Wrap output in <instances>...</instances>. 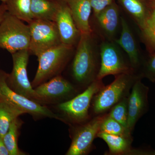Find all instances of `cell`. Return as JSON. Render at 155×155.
I'll return each mask as SVG.
<instances>
[{"instance_id":"obj_1","label":"cell","mask_w":155,"mask_h":155,"mask_svg":"<svg viewBox=\"0 0 155 155\" xmlns=\"http://www.w3.org/2000/svg\"><path fill=\"white\" fill-rule=\"evenodd\" d=\"M97 46L93 33L81 34L71 66L72 77L80 84L96 79Z\"/></svg>"},{"instance_id":"obj_2","label":"cell","mask_w":155,"mask_h":155,"mask_svg":"<svg viewBox=\"0 0 155 155\" xmlns=\"http://www.w3.org/2000/svg\"><path fill=\"white\" fill-rule=\"evenodd\" d=\"M74 48L62 43L39 55L38 67L31 83L33 88L60 75L69 62Z\"/></svg>"},{"instance_id":"obj_3","label":"cell","mask_w":155,"mask_h":155,"mask_svg":"<svg viewBox=\"0 0 155 155\" xmlns=\"http://www.w3.org/2000/svg\"><path fill=\"white\" fill-rule=\"evenodd\" d=\"M30 41L29 25L7 11L0 23V48L12 54L28 50Z\"/></svg>"},{"instance_id":"obj_4","label":"cell","mask_w":155,"mask_h":155,"mask_svg":"<svg viewBox=\"0 0 155 155\" xmlns=\"http://www.w3.org/2000/svg\"><path fill=\"white\" fill-rule=\"evenodd\" d=\"M137 78L132 73L116 75L113 82L107 86L103 87L95 96L93 104L95 114L104 113L126 97Z\"/></svg>"},{"instance_id":"obj_5","label":"cell","mask_w":155,"mask_h":155,"mask_svg":"<svg viewBox=\"0 0 155 155\" xmlns=\"http://www.w3.org/2000/svg\"><path fill=\"white\" fill-rule=\"evenodd\" d=\"M7 75L8 73L0 70V100L10 103L34 118H49L64 121L61 115L54 113L46 106L14 91L7 83Z\"/></svg>"},{"instance_id":"obj_6","label":"cell","mask_w":155,"mask_h":155,"mask_svg":"<svg viewBox=\"0 0 155 155\" xmlns=\"http://www.w3.org/2000/svg\"><path fill=\"white\" fill-rule=\"evenodd\" d=\"M30 54L28 50H21L11 54L13 68L11 73H8L7 83L17 93L43 104L28 79L27 66Z\"/></svg>"},{"instance_id":"obj_7","label":"cell","mask_w":155,"mask_h":155,"mask_svg":"<svg viewBox=\"0 0 155 155\" xmlns=\"http://www.w3.org/2000/svg\"><path fill=\"white\" fill-rule=\"evenodd\" d=\"M30 28V54L37 57L42 53L62 44L55 22L50 20L33 19L28 23Z\"/></svg>"},{"instance_id":"obj_8","label":"cell","mask_w":155,"mask_h":155,"mask_svg":"<svg viewBox=\"0 0 155 155\" xmlns=\"http://www.w3.org/2000/svg\"><path fill=\"white\" fill-rule=\"evenodd\" d=\"M101 80L95 79L83 92L72 99L59 104L57 106L58 110L70 122L78 123L85 121L88 117L92 100L104 87Z\"/></svg>"},{"instance_id":"obj_9","label":"cell","mask_w":155,"mask_h":155,"mask_svg":"<svg viewBox=\"0 0 155 155\" xmlns=\"http://www.w3.org/2000/svg\"><path fill=\"white\" fill-rule=\"evenodd\" d=\"M101 66L96 79L102 80L109 75L132 73L133 69L126 63L120 50L110 41L103 42L100 46Z\"/></svg>"},{"instance_id":"obj_10","label":"cell","mask_w":155,"mask_h":155,"mask_svg":"<svg viewBox=\"0 0 155 155\" xmlns=\"http://www.w3.org/2000/svg\"><path fill=\"white\" fill-rule=\"evenodd\" d=\"M107 116H98L78 127L66 155H84L89 152L95 138Z\"/></svg>"},{"instance_id":"obj_11","label":"cell","mask_w":155,"mask_h":155,"mask_svg":"<svg viewBox=\"0 0 155 155\" xmlns=\"http://www.w3.org/2000/svg\"><path fill=\"white\" fill-rule=\"evenodd\" d=\"M149 88L137 78L132 87L131 93L127 97V128L131 133L139 119L148 108Z\"/></svg>"},{"instance_id":"obj_12","label":"cell","mask_w":155,"mask_h":155,"mask_svg":"<svg viewBox=\"0 0 155 155\" xmlns=\"http://www.w3.org/2000/svg\"><path fill=\"white\" fill-rule=\"evenodd\" d=\"M58 9L54 22L58 27L61 40L64 44L75 47L81 33L75 25L71 11L66 0H57Z\"/></svg>"},{"instance_id":"obj_13","label":"cell","mask_w":155,"mask_h":155,"mask_svg":"<svg viewBox=\"0 0 155 155\" xmlns=\"http://www.w3.org/2000/svg\"><path fill=\"white\" fill-rule=\"evenodd\" d=\"M43 104L64 99L75 93V87L61 75L34 88Z\"/></svg>"},{"instance_id":"obj_14","label":"cell","mask_w":155,"mask_h":155,"mask_svg":"<svg viewBox=\"0 0 155 155\" xmlns=\"http://www.w3.org/2000/svg\"><path fill=\"white\" fill-rule=\"evenodd\" d=\"M78 29L81 34L93 33L90 23L92 7L89 0H66Z\"/></svg>"},{"instance_id":"obj_15","label":"cell","mask_w":155,"mask_h":155,"mask_svg":"<svg viewBox=\"0 0 155 155\" xmlns=\"http://www.w3.org/2000/svg\"><path fill=\"white\" fill-rule=\"evenodd\" d=\"M95 17L102 33L110 41L115 36L119 26V12L118 6L114 2Z\"/></svg>"},{"instance_id":"obj_16","label":"cell","mask_w":155,"mask_h":155,"mask_svg":"<svg viewBox=\"0 0 155 155\" xmlns=\"http://www.w3.org/2000/svg\"><path fill=\"white\" fill-rule=\"evenodd\" d=\"M121 35L115 42L127 53L132 68L138 67L140 62L139 51L130 27L123 17L121 18Z\"/></svg>"},{"instance_id":"obj_17","label":"cell","mask_w":155,"mask_h":155,"mask_svg":"<svg viewBox=\"0 0 155 155\" xmlns=\"http://www.w3.org/2000/svg\"><path fill=\"white\" fill-rule=\"evenodd\" d=\"M140 29L149 15L151 8L142 0H118Z\"/></svg>"},{"instance_id":"obj_18","label":"cell","mask_w":155,"mask_h":155,"mask_svg":"<svg viewBox=\"0 0 155 155\" xmlns=\"http://www.w3.org/2000/svg\"><path fill=\"white\" fill-rule=\"evenodd\" d=\"M30 8L33 19L54 22L58 4L57 0H31Z\"/></svg>"},{"instance_id":"obj_19","label":"cell","mask_w":155,"mask_h":155,"mask_svg":"<svg viewBox=\"0 0 155 155\" xmlns=\"http://www.w3.org/2000/svg\"><path fill=\"white\" fill-rule=\"evenodd\" d=\"M97 137L105 141L110 153L122 154L131 152V137L114 135L101 131L99 132Z\"/></svg>"},{"instance_id":"obj_20","label":"cell","mask_w":155,"mask_h":155,"mask_svg":"<svg viewBox=\"0 0 155 155\" xmlns=\"http://www.w3.org/2000/svg\"><path fill=\"white\" fill-rule=\"evenodd\" d=\"M23 124V121L18 117L13 121L8 130L3 137V141L10 155L27 154L26 153L20 150L18 145V137Z\"/></svg>"},{"instance_id":"obj_21","label":"cell","mask_w":155,"mask_h":155,"mask_svg":"<svg viewBox=\"0 0 155 155\" xmlns=\"http://www.w3.org/2000/svg\"><path fill=\"white\" fill-rule=\"evenodd\" d=\"M24 114L21 110L10 103L0 100V137L3 138L11 124L20 115Z\"/></svg>"},{"instance_id":"obj_22","label":"cell","mask_w":155,"mask_h":155,"mask_svg":"<svg viewBox=\"0 0 155 155\" xmlns=\"http://www.w3.org/2000/svg\"><path fill=\"white\" fill-rule=\"evenodd\" d=\"M31 0H7V11L23 22L30 23L33 20L31 12Z\"/></svg>"},{"instance_id":"obj_23","label":"cell","mask_w":155,"mask_h":155,"mask_svg":"<svg viewBox=\"0 0 155 155\" xmlns=\"http://www.w3.org/2000/svg\"><path fill=\"white\" fill-rule=\"evenodd\" d=\"M147 46L151 52H155V9L151 8L149 15L140 29Z\"/></svg>"},{"instance_id":"obj_24","label":"cell","mask_w":155,"mask_h":155,"mask_svg":"<svg viewBox=\"0 0 155 155\" xmlns=\"http://www.w3.org/2000/svg\"><path fill=\"white\" fill-rule=\"evenodd\" d=\"M100 131L114 135L131 137V133L126 127L108 115L102 122Z\"/></svg>"},{"instance_id":"obj_25","label":"cell","mask_w":155,"mask_h":155,"mask_svg":"<svg viewBox=\"0 0 155 155\" xmlns=\"http://www.w3.org/2000/svg\"><path fill=\"white\" fill-rule=\"evenodd\" d=\"M108 116L122 124L127 129V97H125L114 106Z\"/></svg>"},{"instance_id":"obj_26","label":"cell","mask_w":155,"mask_h":155,"mask_svg":"<svg viewBox=\"0 0 155 155\" xmlns=\"http://www.w3.org/2000/svg\"><path fill=\"white\" fill-rule=\"evenodd\" d=\"M143 75L152 82L155 81V52L145 64Z\"/></svg>"},{"instance_id":"obj_27","label":"cell","mask_w":155,"mask_h":155,"mask_svg":"<svg viewBox=\"0 0 155 155\" xmlns=\"http://www.w3.org/2000/svg\"><path fill=\"white\" fill-rule=\"evenodd\" d=\"M94 17H96L105 8L114 2V0H89Z\"/></svg>"},{"instance_id":"obj_28","label":"cell","mask_w":155,"mask_h":155,"mask_svg":"<svg viewBox=\"0 0 155 155\" xmlns=\"http://www.w3.org/2000/svg\"><path fill=\"white\" fill-rule=\"evenodd\" d=\"M0 155H10L4 143L3 138L0 137Z\"/></svg>"},{"instance_id":"obj_29","label":"cell","mask_w":155,"mask_h":155,"mask_svg":"<svg viewBox=\"0 0 155 155\" xmlns=\"http://www.w3.org/2000/svg\"><path fill=\"white\" fill-rule=\"evenodd\" d=\"M7 12V6L5 3L2 2L0 5V23L3 20Z\"/></svg>"},{"instance_id":"obj_30","label":"cell","mask_w":155,"mask_h":155,"mask_svg":"<svg viewBox=\"0 0 155 155\" xmlns=\"http://www.w3.org/2000/svg\"><path fill=\"white\" fill-rule=\"evenodd\" d=\"M148 3L150 8L155 9V0H148Z\"/></svg>"},{"instance_id":"obj_31","label":"cell","mask_w":155,"mask_h":155,"mask_svg":"<svg viewBox=\"0 0 155 155\" xmlns=\"http://www.w3.org/2000/svg\"><path fill=\"white\" fill-rule=\"evenodd\" d=\"M0 1H1V2H2L5 3L6 2V1H7V0H0Z\"/></svg>"},{"instance_id":"obj_32","label":"cell","mask_w":155,"mask_h":155,"mask_svg":"<svg viewBox=\"0 0 155 155\" xmlns=\"http://www.w3.org/2000/svg\"><path fill=\"white\" fill-rule=\"evenodd\" d=\"M0 70H1V69H0Z\"/></svg>"}]
</instances>
